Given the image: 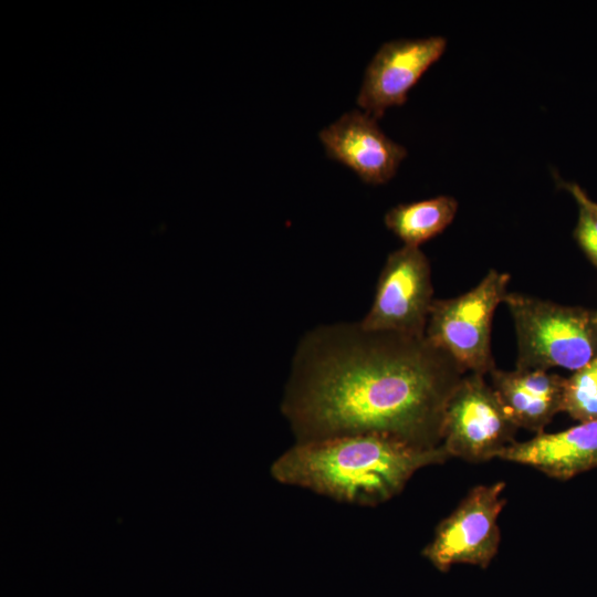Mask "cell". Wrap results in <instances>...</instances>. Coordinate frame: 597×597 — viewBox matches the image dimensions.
<instances>
[{"label":"cell","instance_id":"6da1fadb","mask_svg":"<svg viewBox=\"0 0 597 597\" xmlns=\"http://www.w3.org/2000/svg\"><path fill=\"white\" fill-rule=\"evenodd\" d=\"M465 374L426 336L320 326L297 346L281 410L295 442L377 433L431 449Z\"/></svg>","mask_w":597,"mask_h":597},{"label":"cell","instance_id":"7a4b0ae2","mask_svg":"<svg viewBox=\"0 0 597 597\" xmlns=\"http://www.w3.org/2000/svg\"><path fill=\"white\" fill-rule=\"evenodd\" d=\"M442 446L422 448L395 437L360 433L295 442L271 465L286 485L357 506L398 495L412 475L449 459Z\"/></svg>","mask_w":597,"mask_h":597},{"label":"cell","instance_id":"3957f363","mask_svg":"<svg viewBox=\"0 0 597 597\" xmlns=\"http://www.w3.org/2000/svg\"><path fill=\"white\" fill-rule=\"evenodd\" d=\"M520 369L577 370L597 357V313L523 293H507Z\"/></svg>","mask_w":597,"mask_h":597},{"label":"cell","instance_id":"277c9868","mask_svg":"<svg viewBox=\"0 0 597 597\" xmlns=\"http://www.w3.org/2000/svg\"><path fill=\"white\" fill-rule=\"evenodd\" d=\"M509 282L507 273L490 270L470 291L432 303L426 337L465 373L485 376L495 368L491 326L496 307L509 293Z\"/></svg>","mask_w":597,"mask_h":597},{"label":"cell","instance_id":"5b68a950","mask_svg":"<svg viewBox=\"0 0 597 597\" xmlns=\"http://www.w3.org/2000/svg\"><path fill=\"white\" fill-rule=\"evenodd\" d=\"M517 429L485 376L467 373L447 404L441 446L450 458L484 462L514 443Z\"/></svg>","mask_w":597,"mask_h":597},{"label":"cell","instance_id":"8992f818","mask_svg":"<svg viewBox=\"0 0 597 597\" xmlns=\"http://www.w3.org/2000/svg\"><path fill=\"white\" fill-rule=\"evenodd\" d=\"M505 482L472 488L459 505L436 528L422 555L438 570L455 564L486 568L499 551L501 532L498 519L506 500Z\"/></svg>","mask_w":597,"mask_h":597},{"label":"cell","instance_id":"52a82bcc","mask_svg":"<svg viewBox=\"0 0 597 597\" xmlns=\"http://www.w3.org/2000/svg\"><path fill=\"white\" fill-rule=\"evenodd\" d=\"M433 301L428 258L420 248L402 245L388 255L371 307L359 324L369 331L426 336Z\"/></svg>","mask_w":597,"mask_h":597},{"label":"cell","instance_id":"ba28073f","mask_svg":"<svg viewBox=\"0 0 597 597\" xmlns=\"http://www.w3.org/2000/svg\"><path fill=\"white\" fill-rule=\"evenodd\" d=\"M446 48L447 39L441 35L383 43L365 70L358 106L378 119L388 107L402 105L410 88Z\"/></svg>","mask_w":597,"mask_h":597},{"label":"cell","instance_id":"9c48e42d","mask_svg":"<svg viewBox=\"0 0 597 597\" xmlns=\"http://www.w3.org/2000/svg\"><path fill=\"white\" fill-rule=\"evenodd\" d=\"M326 155L352 169L364 182L389 181L407 156L405 146L390 139L368 113L352 109L321 129Z\"/></svg>","mask_w":597,"mask_h":597},{"label":"cell","instance_id":"30bf717a","mask_svg":"<svg viewBox=\"0 0 597 597\" xmlns=\"http://www.w3.org/2000/svg\"><path fill=\"white\" fill-rule=\"evenodd\" d=\"M498 459L532 467L544 474L568 480L597 468V420L558 432H541L505 448Z\"/></svg>","mask_w":597,"mask_h":597},{"label":"cell","instance_id":"8fae6325","mask_svg":"<svg viewBox=\"0 0 597 597\" xmlns=\"http://www.w3.org/2000/svg\"><path fill=\"white\" fill-rule=\"evenodd\" d=\"M491 386L506 412L519 427L544 432L554 416L562 411L565 378L541 369L490 371Z\"/></svg>","mask_w":597,"mask_h":597},{"label":"cell","instance_id":"7c38bea8","mask_svg":"<svg viewBox=\"0 0 597 597\" xmlns=\"http://www.w3.org/2000/svg\"><path fill=\"white\" fill-rule=\"evenodd\" d=\"M458 201L451 196L398 205L385 214V224L404 245L420 244L441 233L454 219Z\"/></svg>","mask_w":597,"mask_h":597},{"label":"cell","instance_id":"4fadbf2b","mask_svg":"<svg viewBox=\"0 0 597 597\" xmlns=\"http://www.w3.org/2000/svg\"><path fill=\"white\" fill-rule=\"evenodd\" d=\"M562 411L580 422L597 420V357L565 378Z\"/></svg>","mask_w":597,"mask_h":597},{"label":"cell","instance_id":"5bb4252c","mask_svg":"<svg viewBox=\"0 0 597 597\" xmlns=\"http://www.w3.org/2000/svg\"><path fill=\"white\" fill-rule=\"evenodd\" d=\"M563 187L573 195L579 205L574 238L597 268V211L589 205L588 196L578 185L563 182Z\"/></svg>","mask_w":597,"mask_h":597},{"label":"cell","instance_id":"9a60e30c","mask_svg":"<svg viewBox=\"0 0 597 597\" xmlns=\"http://www.w3.org/2000/svg\"><path fill=\"white\" fill-rule=\"evenodd\" d=\"M589 205L597 211V203L594 202L591 199L588 198Z\"/></svg>","mask_w":597,"mask_h":597}]
</instances>
